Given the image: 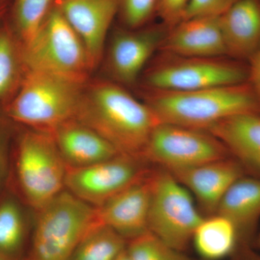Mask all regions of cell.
<instances>
[{
  "label": "cell",
  "mask_w": 260,
  "mask_h": 260,
  "mask_svg": "<svg viewBox=\"0 0 260 260\" xmlns=\"http://www.w3.org/2000/svg\"><path fill=\"white\" fill-rule=\"evenodd\" d=\"M151 166L142 156L119 153L88 167L67 168L65 189L99 208L148 175Z\"/></svg>",
  "instance_id": "30bf717a"
},
{
  "label": "cell",
  "mask_w": 260,
  "mask_h": 260,
  "mask_svg": "<svg viewBox=\"0 0 260 260\" xmlns=\"http://www.w3.org/2000/svg\"><path fill=\"white\" fill-rule=\"evenodd\" d=\"M153 170L96 208L99 221L112 228L127 242L149 232Z\"/></svg>",
  "instance_id": "5bb4252c"
},
{
  "label": "cell",
  "mask_w": 260,
  "mask_h": 260,
  "mask_svg": "<svg viewBox=\"0 0 260 260\" xmlns=\"http://www.w3.org/2000/svg\"><path fill=\"white\" fill-rule=\"evenodd\" d=\"M126 251L132 260H194L150 232L128 241Z\"/></svg>",
  "instance_id": "d4e9b609"
},
{
  "label": "cell",
  "mask_w": 260,
  "mask_h": 260,
  "mask_svg": "<svg viewBox=\"0 0 260 260\" xmlns=\"http://www.w3.org/2000/svg\"><path fill=\"white\" fill-rule=\"evenodd\" d=\"M126 245L125 238L99 220L81 239L70 260H116Z\"/></svg>",
  "instance_id": "603a6c76"
},
{
  "label": "cell",
  "mask_w": 260,
  "mask_h": 260,
  "mask_svg": "<svg viewBox=\"0 0 260 260\" xmlns=\"http://www.w3.org/2000/svg\"><path fill=\"white\" fill-rule=\"evenodd\" d=\"M116 260H132L130 259L129 254H128L127 251H126V249L125 251H123L122 253L119 255V257L117 258Z\"/></svg>",
  "instance_id": "d6a6232c"
},
{
  "label": "cell",
  "mask_w": 260,
  "mask_h": 260,
  "mask_svg": "<svg viewBox=\"0 0 260 260\" xmlns=\"http://www.w3.org/2000/svg\"><path fill=\"white\" fill-rule=\"evenodd\" d=\"M12 162L17 194L36 212L64 190L67 166L49 133L25 128Z\"/></svg>",
  "instance_id": "277c9868"
},
{
  "label": "cell",
  "mask_w": 260,
  "mask_h": 260,
  "mask_svg": "<svg viewBox=\"0 0 260 260\" xmlns=\"http://www.w3.org/2000/svg\"><path fill=\"white\" fill-rule=\"evenodd\" d=\"M232 156L225 145L206 130L159 123L142 157L168 172L187 169Z\"/></svg>",
  "instance_id": "9c48e42d"
},
{
  "label": "cell",
  "mask_w": 260,
  "mask_h": 260,
  "mask_svg": "<svg viewBox=\"0 0 260 260\" xmlns=\"http://www.w3.org/2000/svg\"><path fill=\"white\" fill-rule=\"evenodd\" d=\"M169 29L160 23L137 29L121 26L114 30L106 51L105 68L109 79L124 87L138 83L159 51Z\"/></svg>",
  "instance_id": "8fae6325"
},
{
  "label": "cell",
  "mask_w": 260,
  "mask_h": 260,
  "mask_svg": "<svg viewBox=\"0 0 260 260\" xmlns=\"http://www.w3.org/2000/svg\"><path fill=\"white\" fill-rule=\"evenodd\" d=\"M8 4H9V3L0 5V23L4 20L5 15H6L7 13H8Z\"/></svg>",
  "instance_id": "1f68e13d"
},
{
  "label": "cell",
  "mask_w": 260,
  "mask_h": 260,
  "mask_svg": "<svg viewBox=\"0 0 260 260\" xmlns=\"http://www.w3.org/2000/svg\"><path fill=\"white\" fill-rule=\"evenodd\" d=\"M247 63L249 67L247 82L255 95L260 114V45Z\"/></svg>",
  "instance_id": "f546056e"
},
{
  "label": "cell",
  "mask_w": 260,
  "mask_h": 260,
  "mask_svg": "<svg viewBox=\"0 0 260 260\" xmlns=\"http://www.w3.org/2000/svg\"><path fill=\"white\" fill-rule=\"evenodd\" d=\"M49 134L67 168L88 167L120 153L102 135L77 119L65 121Z\"/></svg>",
  "instance_id": "2e32d148"
},
{
  "label": "cell",
  "mask_w": 260,
  "mask_h": 260,
  "mask_svg": "<svg viewBox=\"0 0 260 260\" xmlns=\"http://www.w3.org/2000/svg\"><path fill=\"white\" fill-rule=\"evenodd\" d=\"M215 214L234 224L239 245L252 246L260 220V178L245 175L235 181L224 194Z\"/></svg>",
  "instance_id": "ac0fdd59"
},
{
  "label": "cell",
  "mask_w": 260,
  "mask_h": 260,
  "mask_svg": "<svg viewBox=\"0 0 260 260\" xmlns=\"http://www.w3.org/2000/svg\"><path fill=\"white\" fill-rule=\"evenodd\" d=\"M142 101L159 122L203 130L239 114L259 113L257 101L248 82L171 91L142 88Z\"/></svg>",
  "instance_id": "7a4b0ae2"
},
{
  "label": "cell",
  "mask_w": 260,
  "mask_h": 260,
  "mask_svg": "<svg viewBox=\"0 0 260 260\" xmlns=\"http://www.w3.org/2000/svg\"><path fill=\"white\" fill-rule=\"evenodd\" d=\"M245 61L229 56H189L158 51L141 75L142 88L184 90L235 85L247 82Z\"/></svg>",
  "instance_id": "8992f818"
},
{
  "label": "cell",
  "mask_w": 260,
  "mask_h": 260,
  "mask_svg": "<svg viewBox=\"0 0 260 260\" xmlns=\"http://www.w3.org/2000/svg\"><path fill=\"white\" fill-rule=\"evenodd\" d=\"M159 51L189 56H227L219 17L186 19L169 29Z\"/></svg>",
  "instance_id": "9a60e30c"
},
{
  "label": "cell",
  "mask_w": 260,
  "mask_h": 260,
  "mask_svg": "<svg viewBox=\"0 0 260 260\" xmlns=\"http://www.w3.org/2000/svg\"><path fill=\"white\" fill-rule=\"evenodd\" d=\"M102 135L120 153L142 156L158 118L126 87L108 80L84 85L75 119Z\"/></svg>",
  "instance_id": "6da1fadb"
},
{
  "label": "cell",
  "mask_w": 260,
  "mask_h": 260,
  "mask_svg": "<svg viewBox=\"0 0 260 260\" xmlns=\"http://www.w3.org/2000/svg\"><path fill=\"white\" fill-rule=\"evenodd\" d=\"M37 213L23 260H70L84 236L99 221L96 208L66 189Z\"/></svg>",
  "instance_id": "5b68a950"
},
{
  "label": "cell",
  "mask_w": 260,
  "mask_h": 260,
  "mask_svg": "<svg viewBox=\"0 0 260 260\" xmlns=\"http://www.w3.org/2000/svg\"><path fill=\"white\" fill-rule=\"evenodd\" d=\"M85 84L34 70H26L17 93L5 103L10 121L28 129L50 133L75 119Z\"/></svg>",
  "instance_id": "3957f363"
},
{
  "label": "cell",
  "mask_w": 260,
  "mask_h": 260,
  "mask_svg": "<svg viewBox=\"0 0 260 260\" xmlns=\"http://www.w3.org/2000/svg\"><path fill=\"white\" fill-rule=\"evenodd\" d=\"M232 260H260V254L251 245H239L231 256Z\"/></svg>",
  "instance_id": "4dcf8cb0"
},
{
  "label": "cell",
  "mask_w": 260,
  "mask_h": 260,
  "mask_svg": "<svg viewBox=\"0 0 260 260\" xmlns=\"http://www.w3.org/2000/svg\"><path fill=\"white\" fill-rule=\"evenodd\" d=\"M10 121L4 113L0 114V188L10 169Z\"/></svg>",
  "instance_id": "f1b7e54d"
},
{
  "label": "cell",
  "mask_w": 260,
  "mask_h": 260,
  "mask_svg": "<svg viewBox=\"0 0 260 260\" xmlns=\"http://www.w3.org/2000/svg\"><path fill=\"white\" fill-rule=\"evenodd\" d=\"M169 172L190 191L205 217L215 215L229 188L246 175L244 167L233 156Z\"/></svg>",
  "instance_id": "4fadbf2b"
},
{
  "label": "cell",
  "mask_w": 260,
  "mask_h": 260,
  "mask_svg": "<svg viewBox=\"0 0 260 260\" xmlns=\"http://www.w3.org/2000/svg\"><path fill=\"white\" fill-rule=\"evenodd\" d=\"M25 72L21 43L9 22L3 20L0 23V101L4 104L18 91Z\"/></svg>",
  "instance_id": "7402d4cb"
},
{
  "label": "cell",
  "mask_w": 260,
  "mask_h": 260,
  "mask_svg": "<svg viewBox=\"0 0 260 260\" xmlns=\"http://www.w3.org/2000/svg\"><path fill=\"white\" fill-rule=\"evenodd\" d=\"M189 3V0H158L156 16L172 28L184 20Z\"/></svg>",
  "instance_id": "83f0119b"
},
{
  "label": "cell",
  "mask_w": 260,
  "mask_h": 260,
  "mask_svg": "<svg viewBox=\"0 0 260 260\" xmlns=\"http://www.w3.org/2000/svg\"><path fill=\"white\" fill-rule=\"evenodd\" d=\"M255 241L258 246L260 248V232L256 234Z\"/></svg>",
  "instance_id": "836d02e7"
},
{
  "label": "cell",
  "mask_w": 260,
  "mask_h": 260,
  "mask_svg": "<svg viewBox=\"0 0 260 260\" xmlns=\"http://www.w3.org/2000/svg\"><path fill=\"white\" fill-rule=\"evenodd\" d=\"M10 0H0V5L5 4V3H9Z\"/></svg>",
  "instance_id": "e575fe53"
},
{
  "label": "cell",
  "mask_w": 260,
  "mask_h": 260,
  "mask_svg": "<svg viewBox=\"0 0 260 260\" xmlns=\"http://www.w3.org/2000/svg\"><path fill=\"white\" fill-rule=\"evenodd\" d=\"M158 0H119V17L124 28L137 29L150 24L156 16Z\"/></svg>",
  "instance_id": "484cf974"
},
{
  "label": "cell",
  "mask_w": 260,
  "mask_h": 260,
  "mask_svg": "<svg viewBox=\"0 0 260 260\" xmlns=\"http://www.w3.org/2000/svg\"><path fill=\"white\" fill-rule=\"evenodd\" d=\"M54 5L79 36L95 70L104 57L119 0H55Z\"/></svg>",
  "instance_id": "7c38bea8"
},
{
  "label": "cell",
  "mask_w": 260,
  "mask_h": 260,
  "mask_svg": "<svg viewBox=\"0 0 260 260\" xmlns=\"http://www.w3.org/2000/svg\"><path fill=\"white\" fill-rule=\"evenodd\" d=\"M23 204L12 192L0 198V260H23L26 254L31 232Z\"/></svg>",
  "instance_id": "ffe728a7"
},
{
  "label": "cell",
  "mask_w": 260,
  "mask_h": 260,
  "mask_svg": "<svg viewBox=\"0 0 260 260\" xmlns=\"http://www.w3.org/2000/svg\"><path fill=\"white\" fill-rule=\"evenodd\" d=\"M22 47L26 70L81 84L90 80L94 70L79 36L54 4L35 35Z\"/></svg>",
  "instance_id": "52a82bcc"
},
{
  "label": "cell",
  "mask_w": 260,
  "mask_h": 260,
  "mask_svg": "<svg viewBox=\"0 0 260 260\" xmlns=\"http://www.w3.org/2000/svg\"><path fill=\"white\" fill-rule=\"evenodd\" d=\"M151 175L148 231L171 247L185 252L204 215L190 191L161 168Z\"/></svg>",
  "instance_id": "ba28073f"
},
{
  "label": "cell",
  "mask_w": 260,
  "mask_h": 260,
  "mask_svg": "<svg viewBox=\"0 0 260 260\" xmlns=\"http://www.w3.org/2000/svg\"><path fill=\"white\" fill-rule=\"evenodd\" d=\"M219 20L227 56L248 62L260 45V0H239Z\"/></svg>",
  "instance_id": "e0dca14e"
},
{
  "label": "cell",
  "mask_w": 260,
  "mask_h": 260,
  "mask_svg": "<svg viewBox=\"0 0 260 260\" xmlns=\"http://www.w3.org/2000/svg\"><path fill=\"white\" fill-rule=\"evenodd\" d=\"M55 0H13L9 22L22 47L40 28Z\"/></svg>",
  "instance_id": "cb8c5ba5"
},
{
  "label": "cell",
  "mask_w": 260,
  "mask_h": 260,
  "mask_svg": "<svg viewBox=\"0 0 260 260\" xmlns=\"http://www.w3.org/2000/svg\"><path fill=\"white\" fill-rule=\"evenodd\" d=\"M207 131L218 138L246 172L260 178V114L247 113L228 118Z\"/></svg>",
  "instance_id": "d6986e66"
},
{
  "label": "cell",
  "mask_w": 260,
  "mask_h": 260,
  "mask_svg": "<svg viewBox=\"0 0 260 260\" xmlns=\"http://www.w3.org/2000/svg\"><path fill=\"white\" fill-rule=\"evenodd\" d=\"M191 243L203 260L231 257L239 245L237 229L218 214L205 217L195 230Z\"/></svg>",
  "instance_id": "44dd1931"
},
{
  "label": "cell",
  "mask_w": 260,
  "mask_h": 260,
  "mask_svg": "<svg viewBox=\"0 0 260 260\" xmlns=\"http://www.w3.org/2000/svg\"><path fill=\"white\" fill-rule=\"evenodd\" d=\"M238 1L239 0H189L184 20L196 17L220 16Z\"/></svg>",
  "instance_id": "4316f807"
}]
</instances>
